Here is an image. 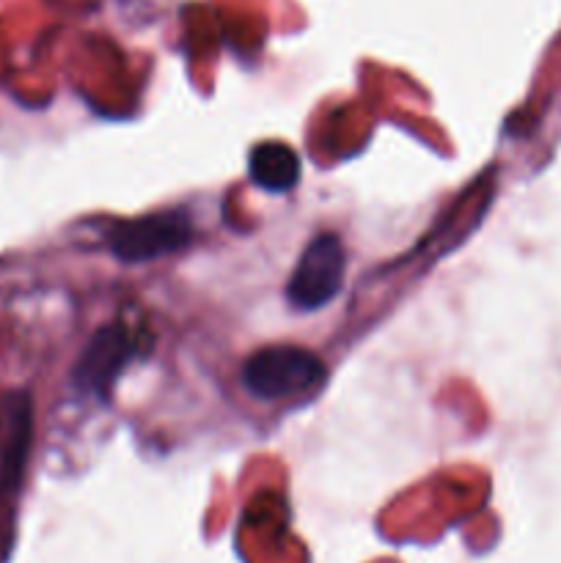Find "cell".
<instances>
[{"instance_id": "cell-6", "label": "cell", "mask_w": 561, "mask_h": 563, "mask_svg": "<svg viewBox=\"0 0 561 563\" xmlns=\"http://www.w3.org/2000/svg\"><path fill=\"white\" fill-rule=\"evenodd\" d=\"M248 170L262 190L286 192L300 181V157L286 143L267 141L253 148Z\"/></svg>"}, {"instance_id": "cell-5", "label": "cell", "mask_w": 561, "mask_h": 563, "mask_svg": "<svg viewBox=\"0 0 561 563\" xmlns=\"http://www.w3.org/2000/svg\"><path fill=\"white\" fill-rule=\"evenodd\" d=\"M138 350H141V344L127 324H108V328L97 330V335L88 341L75 366L77 390L105 399L116 379L121 377V372L138 355Z\"/></svg>"}, {"instance_id": "cell-1", "label": "cell", "mask_w": 561, "mask_h": 563, "mask_svg": "<svg viewBox=\"0 0 561 563\" xmlns=\"http://www.w3.org/2000/svg\"><path fill=\"white\" fill-rule=\"evenodd\" d=\"M324 374V363L302 346H264L242 366V385L256 399L278 401L319 388Z\"/></svg>"}, {"instance_id": "cell-2", "label": "cell", "mask_w": 561, "mask_h": 563, "mask_svg": "<svg viewBox=\"0 0 561 563\" xmlns=\"http://www.w3.org/2000/svg\"><path fill=\"white\" fill-rule=\"evenodd\" d=\"M346 256L344 245L336 234H319L306 245L297 258L295 273L286 284V300L300 311H317L328 306L341 289Z\"/></svg>"}, {"instance_id": "cell-3", "label": "cell", "mask_w": 561, "mask_h": 563, "mask_svg": "<svg viewBox=\"0 0 561 563\" xmlns=\"http://www.w3.org/2000/svg\"><path fill=\"white\" fill-rule=\"evenodd\" d=\"M33 443V399L25 390H9L0 401V515L11 509L25 478Z\"/></svg>"}, {"instance_id": "cell-4", "label": "cell", "mask_w": 561, "mask_h": 563, "mask_svg": "<svg viewBox=\"0 0 561 563\" xmlns=\"http://www.w3.org/2000/svg\"><path fill=\"white\" fill-rule=\"evenodd\" d=\"M193 223L185 212H157L124 220L108 231V245L121 262H152L190 245Z\"/></svg>"}]
</instances>
